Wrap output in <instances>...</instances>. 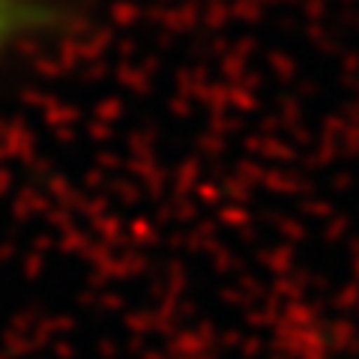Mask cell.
<instances>
[{
	"mask_svg": "<svg viewBox=\"0 0 359 359\" xmlns=\"http://www.w3.org/2000/svg\"><path fill=\"white\" fill-rule=\"evenodd\" d=\"M51 6L42 0H0V63L51 27Z\"/></svg>",
	"mask_w": 359,
	"mask_h": 359,
	"instance_id": "1",
	"label": "cell"
}]
</instances>
